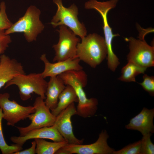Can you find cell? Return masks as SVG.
<instances>
[{
	"mask_svg": "<svg viewBox=\"0 0 154 154\" xmlns=\"http://www.w3.org/2000/svg\"><path fill=\"white\" fill-rule=\"evenodd\" d=\"M25 74L22 64L2 54L0 56V89L14 77Z\"/></svg>",
	"mask_w": 154,
	"mask_h": 154,
	"instance_id": "15",
	"label": "cell"
},
{
	"mask_svg": "<svg viewBox=\"0 0 154 154\" xmlns=\"http://www.w3.org/2000/svg\"><path fill=\"white\" fill-rule=\"evenodd\" d=\"M13 24L8 17L5 3L2 1L0 4V30L5 31Z\"/></svg>",
	"mask_w": 154,
	"mask_h": 154,
	"instance_id": "23",
	"label": "cell"
},
{
	"mask_svg": "<svg viewBox=\"0 0 154 154\" xmlns=\"http://www.w3.org/2000/svg\"><path fill=\"white\" fill-rule=\"evenodd\" d=\"M40 59L44 64V69L41 74L44 78L48 77L56 76L68 71L80 70L83 68L80 64V60L77 57L54 63H51L48 60L45 54H42Z\"/></svg>",
	"mask_w": 154,
	"mask_h": 154,
	"instance_id": "13",
	"label": "cell"
},
{
	"mask_svg": "<svg viewBox=\"0 0 154 154\" xmlns=\"http://www.w3.org/2000/svg\"><path fill=\"white\" fill-rule=\"evenodd\" d=\"M38 138L48 139L55 142L65 141L54 125L31 130L23 136H12L10 140L14 144L23 146L27 140Z\"/></svg>",
	"mask_w": 154,
	"mask_h": 154,
	"instance_id": "14",
	"label": "cell"
},
{
	"mask_svg": "<svg viewBox=\"0 0 154 154\" xmlns=\"http://www.w3.org/2000/svg\"><path fill=\"white\" fill-rule=\"evenodd\" d=\"M36 143L34 140L31 142V146L24 150H21L16 152L14 154H35L36 153Z\"/></svg>",
	"mask_w": 154,
	"mask_h": 154,
	"instance_id": "27",
	"label": "cell"
},
{
	"mask_svg": "<svg viewBox=\"0 0 154 154\" xmlns=\"http://www.w3.org/2000/svg\"><path fill=\"white\" fill-rule=\"evenodd\" d=\"M57 6V10L53 17L50 24L55 28L64 25L68 27L81 39L87 35V30L84 24L78 20V9L74 4L68 8L63 5L62 0H53Z\"/></svg>",
	"mask_w": 154,
	"mask_h": 154,
	"instance_id": "6",
	"label": "cell"
},
{
	"mask_svg": "<svg viewBox=\"0 0 154 154\" xmlns=\"http://www.w3.org/2000/svg\"><path fill=\"white\" fill-rule=\"evenodd\" d=\"M143 80L139 83L143 89L152 96L154 94V77L149 76L146 74L143 76Z\"/></svg>",
	"mask_w": 154,
	"mask_h": 154,
	"instance_id": "25",
	"label": "cell"
},
{
	"mask_svg": "<svg viewBox=\"0 0 154 154\" xmlns=\"http://www.w3.org/2000/svg\"><path fill=\"white\" fill-rule=\"evenodd\" d=\"M109 137L106 130H102L97 140L92 144L66 145L59 149L56 154H110L114 149L110 147L107 143Z\"/></svg>",
	"mask_w": 154,
	"mask_h": 154,
	"instance_id": "11",
	"label": "cell"
},
{
	"mask_svg": "<svg viewBox=\"0 0 154 154\" xmlns=\"http://www.w3.org/2000/svg\"><path fill=\"white\" fill-rule=\"evenodd\" d=\"M3 116L2 109L0 108V149L3 154H14L16 152L22 150V146L16 144L9 145L6 143L2 131Z\"/></svg>",
	"mask_w": 154,
	"mask_h": 154,
	"instance_id": "21",
	"label": "cell"
},
{
	"mask_svg": "<svg viewBox=\"0 0 154 154\" xmlns=\"http://www.w3.org/2000/svg\"><path fill=\"white\" fill-rule=\"evenodd\" d=\"M119 0H110L105 2H100L97 0H90L84 5L85 8L94 9L101 15L103 23V29L104 39L107 50V60L108 67L111 71L114 72L120 64L118 57L113 50L112 42L114 37L118 34H114L112 28L109 25L107 15L109 11L115 8Z\"/></svg>",
	"mask_w": 154,
	"mask_h": 154,
	"instance_id": "3",
	"label": "cell"
},
{
	"mask_svg": "<svg viewBox=\"0 0 154 154\" xmlns=\"http://www.w3.org/2000/svg\"><path fill=\"white\" fill-rule=\"evenodd\" d=\"M57 31L59 34V39L58 43L52 46L55 52L53 62L77 57V46L80 39L66 26H60L59 29Z\"/></svg>",
	"mask_w": 154,
	"mask_h": 154,
	"instance_id": "7",
	"label": "cell"
},
{
	"mask_svg": "<svg viewBox=\"0 0 154 154\" xmlns=\"http://www.w3.org/2000/svg\"><path fill=\"white\" fill-rule=\"evenodd\" d=\"M151 134L143 135L141 141L140 154H154V145L151 140Z\"/></svg>",
	"mask_w": 154,
	"mask_h": 154,
	"instance_id": "24",
	"label": "cell"
},
{
	"mask_svg": "<svg viewBox=\"0 0 154 154\" xmlns=\"http://www.w3.org/2000/svg\"><path fill=\"white\" fill-rule=\"evenodd\" d=\"M48 84L41 73H31L14 77L5 85V88L12 85L17 86L21 99L23 101L29 99L33 93L43 99L46 98L45 93Z\"/></svg>",
	"mask_w": 154,
	"mask_h": 154,
	"instance_id": "5",
	"label": "cell"
},
{
	"mask_svg": "<svg viewBox=\"0 0 154 154\" xmlns=\"http://www.w3.org/2000/svg\"><path fill=\"white\" fill-rule=\"evenodd\" d=\"M40 10L35 6L31 5L27 10L24 15L5 31L7 35L18 33H23L28 42L36 40L38 35L44 28V25L40 19Z\"/></svg>",
	"mask_w": 154,
	"mask_h": 154,
	"instance_id": "4",
	"label": "cell"
},
{
	"mask_svg": "<svg viewBox=\"0 0 154 154\" xmlns=\"http://www.w3.org/2000/svg\"><path fill=\"white\" fill-rule=\"evenodd\" d=\"M154 110L143 108L137 115L131 118L129 123L125 125L126 128L137 130L143 135L154 132L153 118Z\"/></svg>",
	"mask_w": 154,
	"mask_h": 154,
	"instance_id": "16",
	"label": "cell"
},
{
	"mask_svg": "<svg viewBox=\"0 0 154 154\" xmlns=\"http://www.w3.org/2000/svg\"><path fill=\"white\" fill-rule=\"evenodd\" d=\"M81 40L77 45V57L92 68H96L107 56L104 38L94 33L86 36Z\"/></svg>",
	"mask_w": 154,
	"mask_h": 154,
	"instance_id": "2",
	"label": "cell"
},
{
	"mask_svg": "<svg viewBox=\"0 0 154 154\" xmlns=\"http://www.w3.org/2000/svg\"><path fill=\"white\" fill-rule=\"evenodd\" d=\"M147 69L132 62H128L122 68L121 74L118 80L124 82H135L136 76L141 74H144Z\"/></svg>",
	"mask_w": 154,
	"mask_h": 154,
	"instance_id": "20",
	"label": "cell"
},
{
	"mask_svg": "<svg viewBox=\"0 0 154 154\" xmlns=\"http://www.w3.org/2000/svg\"><path fill=\"white\" fill-rule=\"evenodd\" d=\"M58 76L66 85L71 86L76 92L78 99L76 115L83 118L94 115L98 109V102L95 98H88L83 89L87 82L86 73L82 70H70Z\"/></svg>",
	"mask_w": 154,
	"mask_h": 154,
	"instance_id": "1",
	"label": "cell"
},
{
	"mask_svg": "<svg viewBox=\"0 0 154 154\" xmlns=\"http://www.w3.org/2000/svg\"><path fill=\"white\" fill-rule=\"evenodd\" d=\"M78 102V98L74 90L70 86L66 85L59 96L56 107L51 110V112L56 117L71 104Z\"/></svg>",
	"mask_w": 154,
	"mask_h": 154,
	"instance_id": "18",
	"label": "cell"
},
{
	"mask_svg": "<svg viewBox=\"0 0 154 154\" xmlns=\"http://www.w3.org/2000/svg\"><path fill=\"white\" fill-rule=\"evenodd\" d=\"M129 42V52L127 56L128 62L147 68L154 66V47L148 44L144 39L133 37L126 38Z\"/></svg>",
	"mask_w": 154,
	"mask_h": 154,
	"instance_id": "9",
	"label": "cell"
},
{
	"mask_svg": "<svg viewBox=\"0 0 154 154\" xmlns=\"http://www.w3.org/2000/svg\"><path fill=\"white\" fill-rule=\"evenodd\" d=\"M11 41L9 35L6 34L5 31L0 30V56L4 52Z\"/></svg>",
	"mask_w": 154,
	"mask_h": 154,
	"instance_id": "26",
	"label": "cell"
},
{
	"mask_svg": "<svg viewBox=\"0 0 154 154\" xmlns=\"http://www.w3.org/2000/svg\"><path fill=\"white\" fill-rule=\"evenodd\" d=\"M66 86L58 76L50 77L48 82L44 102L46 106L51 110L56 107L59 96Z\"/></svg>",
	"mask_w": 154,
	"mask_h": 154,
	"instance_id": "17",
	"label": "cell"
},
{
	"mask_svg": "<svg viewBox=\"0 0 154 154\" xmlns=\"http://www.w3.org/2000/svg\"><path fill=\"white\" fill-rule=\"evenodd\" d=\"M75 103H73L60 113L56 117L54 125L68 144H81L84 139H79L74 135L73 131L71 118L76 115Z\"/></svg>",
	"mask_w": 154,
	"mask_h": 154,
	"instance_id": "12",
	"label": "cell"
},
{
	"mask_svg": "<svg viewBox=\"0 0 154 154\" xmlns=\"http://www.w3.org/2000/svg\"><path fill=\"white\" fill-rule=\"evenodd\" d=\"M10 96L7 93L0 94V108L2 109L3 119L7 121V125L13 126L28 118L35 112V109L33 106H23L14 100H10Z\"/></svg>",
	"mask_w": 154,
	"mask_h": 154,
	"instance_id": "10",
	"label": "cell"
},
{
	"mask_svg": "<svg viewBox=\"0 0 154 154\" xmlns=\"http://www.w3.org/2000/svg\"><path fill=\"white\" fill-rule=\"evenodd\" d=\"M35 112L30 114L28 118L31 121L30 124L26 127L16 126L20 136H23L29 131L37 129L53 126L56 117L46 105L44 100L39 96L33 104Z\"/></svg>",
	"mask_w": 154,
	"mask_h": 154,
	"instance_id": "8",
	"label": "cell"
},
{
	"mask_svg": "<svg viewBox=\"0 0 154 154\" xmlns=\"http://www.w3.org/2000/svg\"><path fill=\"white\" fill-rule=\"evenodd\" d=\"M141 147V140L129 144L121 149L114 151L112 154H140Z\"/></svg>",
	"mask_w": 154,
	"mask_h": 154,
	"instance_id": "22",
	"label": "cell"
},
{
	"mask_svg": "<svg viewBox=\"0 0 154 154\" xmlns=\"http://www.w3.org/2000/svg\"><path fill=\"white\" fill-rule=\"evenodd\" d=\"M36 143V153L37 154H53L60 148L68 144L65 140L60 142H49L44 139H34Z\"/></svg>",
	"mask_w": 154,
	"mask_h": 154,
	"instance_id": "19",
	"label": "cell"
}]
</instances>
